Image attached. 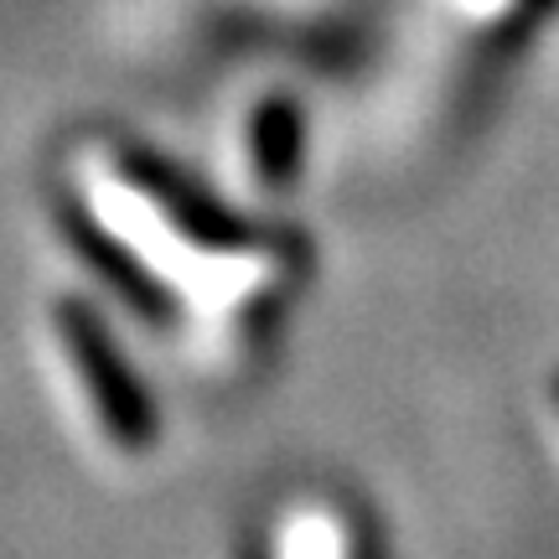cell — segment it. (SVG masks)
Segmentation results:
<instances>
[{
  "instance_id": "cell-2",
  "label": "cell",
  "mask_w": 559,
  "mask_h": 559,
  "mask_svg": "<svg viewBox=\"0 0 559 559\" xmlns=\"http://www.w3.org/2000/svg\"><path fill=\"white\" fill-rule=\"evenodd\" d=\"M62 228H68V239L73 249L83 254V264L104 275L115 290L124 296V306H135L140 317H171L177 311V296H171V285L151 270V264L140 260L135 249L109 228L104 218H94L83 202H68V213H62Z\"/></svg>"
},
{
  "instance_id": "cell-1",
  "label": "cell",
  "mask_w": 559,
  "mask_h": 559,
  "mask_svg": "<svg viewBox=\"0 0 559 559\" xmlns=\"http://www.w3.org/2000/svg\"><path fill=\"white\" fill-rule=\"evenodd\" d=\"M52 321H58V337H62V347H68L73 368H79V379H83V389H88L94 415H99V425L109 430V440L124 445V451H145L160 430L156 400H151V389L135 379V368H130V358L120 353V342L109 337L104 317L88 300L68 296L52 306Z\"/></svg>"
}]
</instances>
